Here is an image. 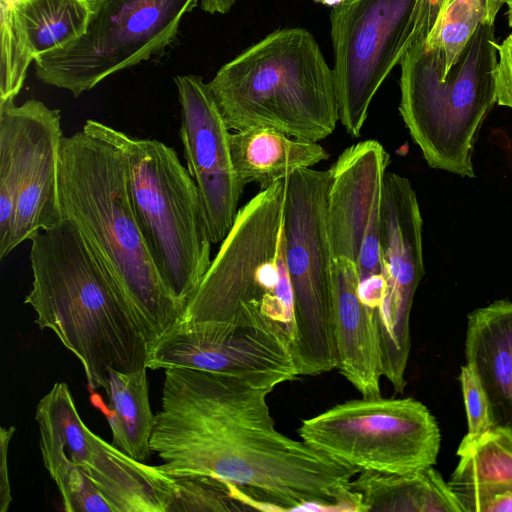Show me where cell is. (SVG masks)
I'll return each mask as SVG.
<instances>
[{
	"label": "cell",
	"instance_id": "cell-1",
	"mask_svg": "<svg viewBox=\"0 0 512 512\" xmlns=\"http://www.w3.org/2000/svg\"><path fill=\"white\" fill-rule=\"evenodd\" d=\"M164 371L150 446L167 475L233 485L253 510L357 511L350 484L360 470L279 432L271 389L219 373Z\"/></svg>",
	"mask_w": 512,
	"mask_h": 512
},
{
	"label": "cell",
	"instance_id": "cell-2",
	"mask_svg": "<svg viewBox=\"0 0 512 512\" xmlns=\"http://www.w3.org/2000/svg\"><path fill=\"white\" fill-rule=\"evenodd\" d=\"M59 201L128 303L151 348L181 323L185 306L169 291L131 205L126 162L108 141L83 130L64 136Z\"/></svg>",
	"mask_w": 512,
	"mask_h": 512
},
{
	"label": "cell",
	"instance_id": "cell-3",
	"mask_svg": "<svg viewBox=\"0 0 512 512\" xmlns=\"http://www.w3.org/2000/svg\"><path fill=\"white\" fill-rule=\"evenodd\" d=\"M35 323L51 330L81 362L90 392L108 370L147 368L150 348L128 303L78 229L67 219L32 237Z\"/></svg>",
	"mask_w": 512,
	"mask_h": 512
},
{
	"label": "cell",
	"instance_id": "cell-4",
	"mask_svg": "<svg viewBox=\"0 0 512 512\" xmlns=\"http://www.w3.org/2000/svg\"><path fill=\"white\" fill-rule=\"evenodd\" d=\"M208 85L229 130L267 127L318 142L339 122L333 69L304 28L270 33Z\"/></svg>",
	"mask_w": 512,
	"mask_h": 512
},
{
	"label": "cell",
	"instance_id": "cell-5",
	"mask_svg": "<svg viewBox=\"0 0 512 512\" xmlns=\"http://www.w3.org/2000/svg\"><path fill=\"white\" fill-rule=\"evenodd\" d=\"M428 33L400 62L399 112L431 168L473 178L474 144L497 102L494 25L477 28L445 75L441 60L426 44Z\"/></svg>",
	"mask_w": 512,
	"mask_h": 512
},
{
	"label": "cell",
	"instance_id": "cell-6",
	"mask_svg": "<svg viewBox=\"0 0 512 512\" xmlns=\"http://www.w3.org/2000/svg\"><path fill=\"white\" fill-rule=\"evenodd\" d=\"M83 131L113 144L126 162L131 205L165 285L185 308L211 264V238L196 183L176 151L89 119Z\"/></svg>",
	"mask_w": 512,
	"mask_h": 512
},
{
	"label": "cell",
	"instance_id": "cell-7",
	"mask_svg": "<svg viewBox=\"0 0 512 512\" xmlns=\"http://www.w3.org/2000/svg\"><path fill=\"white\" fill-rule=\"evenodd\" d=\"M284 201L285 179L238 210L180 324L226 322L257 307L293 332Z\"/></svg>",
	"mask_w": 512,
	"mask_h": 512
},
{
	"label": "cell",
	"instance_id": "cell-8",
	"mask_svg": "<svg viewBox=\"0 0 512 512\" xmlns=\"http://www.w3.org/2000/svg\"><path fill=\"white\" fill-rule=\"evenodd\" d=\"M330 169L285 179L286 262L293 295L292 347L299 376L337 367L332 328L333 264L327 200Z\"/></svg>",
	"mask_w": 512,
	"mask_h": 512
},
{
	"label": "cell",
	"instance_id": "cell-9",
	"mask_svg": "<svg viewBox=\"0 0 512 512\" xmlns=\"http://www.w3.org/2000/svg\"><path fill=\"white\" fill-rule=\"evenodd\" d=\"M443 0H345L330 14L339 122L361 134L371 101L416 40L430 31Z\"/></svg>",
	"mask_w": 512,
	"mask_h": 512
},
{
	"label": "cell",
	"instance_id": "cell-10",
	"mask_svg": "<svg viewBox=\"0 0 512 512\" xmlns=\"http://www.w3.org/2000/svg\"><path fill=\"white\" fill-rule=\"evenodd\" d=\"M303 442L330 459L360 471L409 473L437 462L438 423L420 401L362 397L302 421Z\"/></svg>",
	"mask_w": 512,
	"mask_h": 512
},
{
	"label": "cell",
	"instance_id": "cell-11",
	"mask_svg": "<svg viewBox=\"0 0 512 512\" xmlns=\"http://www.w3.org/2000/svg\"><path fill=\"white\" fill-rule=\"evenodd\" d=\"M83 35L36 58L44 84L78 97L108 76L160 53L198 0H89Z\"/></svg>",
	"mask_w": 512,
	"mask_h": 512
},
{
	"label": "cell",
	"instance_id": "cell-12",
	"mask_svg": "<svg viewBox=\"0 0 512 512\" xmlns=\"http://www.w3.org/2000/svg\"><path fill=\"white\" fill-rule=\"evenodd\" d=\"M59 109L29 99L0 102V259L63 221L58 164Z\"/></svg>",
	"mask_w": 512,
	"mask_h": 512
},
{
	"label": "cell",
	"instance_id": "cell-13",
	"mask_svg": "<svg viewBox=\"0 0 512 512\" xmlns=\"http://www.w3.org/2000/svg\"><path fill=\"white\" fill-rule=\"evenodd\" d=\"M147 368H186L273 390L299 376L288 325L251 307L230 321L178 324L150 350Z\"/></svg>",
	"mask_w": 512,
	"mask_h": 512
},
{
	"label": "cell",
	"instance_id": "cell-14",
	"mask_svg": "<svg viewBox=\"0 0 512 512\" xmlns=\"http://www.w3.org/2000/svg\"><path fill=\"white\" fill-rule=\"evenodd\" d=\"M423 220L409 180L386 172L381 206L384 294L375 317L382 376L395 390L405 388L411 336L410 315L424 275Z\"/></svg>",
	"mask_w": 512,
	"mask_h": 512
},
{
	"label": "cell",
	"instance_id": "cell-15",
	"mask_svg": "<svg viewBox=\"0 0 512 512\" xmlns=\"http://www.w3.org/2000/svg\"><path fill=\"white\" fill-rule=\"evenodd\" d=\"M35 420L60 438L70 459L117 512L168 511L175 478L93 433L81 419L66 383L56 382L40 399Z\"/></svg>",
	"mask_w": 512,
	"mask_h": 512
},
{
	"label": "cell",
	"instance_id": "cell-16",
	"mask_svg": "<svg viewBox=\"0 0 512 512\" xmlns=\"http://www.w3.org/2000/svg\"><path fill=\"white\" fill-rule=\"evenodd\" d=\"M389 159L381 143L365 140L344 149L329 168L327 223L333 257L353 261L359 282L383 275L381 206Z\"/></svg>",
	"mask_w": 512,
	"mask_h": 512
},
{
	"label": "cell",
	"instance_id": "cell-17",
	"mask_svg": "<svg viewBox=\"0 0 512 512\" xmlns=\"http://www.w3.org/2000/svg\"><path fill=\"white\" fill-rule=\"evenodd\" d=\"M181 106L180 138L194 179L212 243L232 227L245 184L231 158L228 129L213 93L200 76H176Z\"/></svg>",
	"mask_w": 512,
	"mask_h": 512
},
{
	"label": "cell",
	"instance_id": "cell-18",
	"mask_svg": "<svg viewBox=\"0 0 512 512\" xmlns=\"http://www.w3.org/2000/svg\"><path fill=\"white\" fill-rule=\"evenodd\" d=\"M356 264L334 259L332 328L337 351L336 369L362 397L381 396L382 365L375 316L359 297Z\"/></svg>",
	"mask_w": 512,
	"mask_h": 512
},
{
	"label": "cell",
	"instance_id": "cell-19",
	"mask_svg": "<svg viewBox=\"0 0 512 512\" xmlns=\"http://www.w3.org/2000/svg\"><path fill=\"white\" fill-rule=\"evenodd\" d=\"M466 363L488 395L496 425H512V302L496 300L467 316Z\"/></svg>",
	"mask_w": 512,
	"mask_h": 512
},
{
	"label": "cell",
	"instance_id": "cell-20",
	"mask_svg": "<svg viewBox=\"0 0 512 512\" xmlns=\"http://www.w3.org/2000/svg\"><path fill=\"white\" fill-rule=\"evenodd\" d=\"M230 150L240 180L245 185L257 183L261 189L329 158V153L318 142L267 127L230 133Z\"/></svg>",
	"mask_w": 512,
	"mask_h": 512
},
{
	"label": "cell",
	"instance_id": "cell-21",
	"mask_svg": "<svg viewBox=\"0 0 512 512\" xmlns=\"http://www.w3.org/2000/svg\"><path fill=\"white\" fill-rule=\"evenodd\" d=\"M350 488L358 512H464L434 465L402 474L360 471Z\"/></svg>",
	"mask_w": 512,
	"mask_h": 512
},
{
	"label": "cell",
	"instance_id": "cell-22",
	"mask_svg": "<svg viewBox=\"0 0 512 512\" xmlns=\"http://www.w3.org/2000/svg\"><path fill=\"white\" fill-rule=\"evenodd\" d=\"M147 369L136 371L108 370L104 390L105 404L99 394L91 392L90 400L106 417L112 432V444L135 460L146 462L151 455L155 415L149 402Z\"/></svg>",
	"mask_w": 512,
	"mask_h": 512
},
{
	"label": "cell",
	"instance_id": "cell-23",
	"mask_svg": "<svg viewBox=\"0 0 512 512\" xmlns=\"http://www.w3.org/2000/svg\"><path fill=\"white\" fill-rule=\"evenodd\" d=\"M13 11L36 59L83 35L91 7L89 0H13Z\"/></svg>",
	"mask_w": 512,
	"mask_h": 512
},
{
	"label": "cell",
	"instance_id": "cell-24",
	"mask_svg": "<svg viewBox=\"0 0 512 512\" xmlns=\"http://www.w3.org/2000/svg\"><path fill=\"white\" fill-rule=\"evenodd\" d=\"M504 0H443L426 44L442 62L445 75L480 25H494Z\"/></svg>",
	"mask_w": 512,
	"mask_h": 512
},
{
	"label": "cell",
	"instance_id": "cell-25",
	"mask_svg": "<svg viewBox=\"0 0 512 512\" xmlns=\"http://www.w3.org/2000/svg\"><path fill=\"white\" fill-rule=\"evenodd\" d=\"M450 486L512 482V425H495L476 441L460 442Z\"/></svg>",
	"mask_w": 512,
	"mask_h": 512
},
{
	"label": "cell",
	"instance_id": "cell-26",
	"mask_svg": "<svg viewBox=\"0 0 512 512\" xmlns=\"http://www.w3.org/2000/svg\"><path fill=\"white\" fill-rule=\"evenodd\" d=\"M38 424L45 468L54 480L67 512H117L68 456L60 438L46 425Z\"/></svg>",
	"mask_w": 512,
	"mask_h": 512
},
{
	"label": "cell",
	"instance_id": "cell-27",
	"mask_svg": "<svg viewBox=\"0 0 512 512\" xmlns=\"http://www.w3.org/2000/svg\"><path fill=\"white\" fill-rule=\"evenodd\" d=\"M0 19V102H4L18 95L35 58L17 25L13 0H0Z\"/></svg>",
	"mask_w": 512,
	"mask_h": 512
},
{
	"label": "cell",
	"instance_id": "cell-28",
	"mask_svg": "<svg viewBox=\"0 0 512 512\" xmlns=\"http://www.w3.org/2000/svg\"><path fill=\"white\" fill-rule=\"evenodd\" d=\"M249 510L241 491L230 484L205 478L175 479L167 512H232Z\"/></svg>",
	"mask_w": 512,
	"mask_h": 512
},
{
	"label": "cell",
	"instance_id": "cell-29",
	"mask_svg": "<svg viewBox=\"0 0 512 512\" xmlns=\"http://www.w3.org/2000/svg\"><path fill=\"white\" fill-rule=\"evenodd\" d=\"M466 410L468 431L461 442L471 443L496 425L488 395L475 370L466 363L461 366L458 377Z\"/></svg>",
	"mask_w": 512,
	"mask_h": 512
},
{
	"label": "cell",
	"instance_id": "cell-30",
	"mask_svg": "<svg viewBox=\"0 0 512 512\" xmlns=\"http://www.w3.org/2000/svg\"><path fill=\"white\" fill-rule=\"evenodd\" d=\"M450 487L464 512H512V482Z\"/></svg>",
	"mask_w": 512,
	"mask_h": 512
},
{
	"label": "cell",
	"instance_id": "cell-31",
	"mask_svg": "<svg viewBox=\"0 0 512 512\" xmlns=\"http://www.w3.org/2000/svg\"><path fill=\"white\" fill-rule=\"evenodd\" d=\"M497 53L495 72L497 103L512 109V33L497 45Z\"/></svg>",
	"mask_w": 512,
	"mask_h": 512
},
{
	"label": "cell",
	"instance_id": "cell-32",
	"mask_svg": "<svg viewBox=\"0 0 512 512\" xmlns=\"http://www.w3.org/2000/svg\"><path fill=\"white\" fill-rule=\"evenodd\" d=\"M14 433V426L0 429V512H6L12 501L8 472V448Z\"/></svg>",
	"mask_w": 512,
	"mask_h": 512
},
{
	"label": "cell",
	"instance_id": "cell-33",
	"mask_svg": "<svg viewBox=\"0 0 512 512\" xmlns=\"http://www.w3.org/2000/svg\"><path fill=\"white\" fill-rule=\"evenodd\" d=\"M236 0H201V8L208 13L225 14L234 5Z\"/></svg>",
	"mask_w": 512,
	"mask_h": 512
},
{
	"label": "cell",
	"instance_id": "cell-34",
	"mask_svg": "<svg viewBox=\"0 0 512 512\" xmlns=\"http://www.w3.org/2000/svg\"><path fill=\"white\" fill-rule=\"evenodd\" d=\"M508 10H507V18H508V24L512 28V0H506V3Z\"/></svg>",
	"mask_w": 512,
	"mask_h": 512
},
{
	"label": "cell",
	"instance_id": "cell-35",
	"mask_svg": "<svg viewBox=\"0 0 512 512\" xmlns=\"http://www.w3.org/2000/svg\"><path fill=\"white\" fill-rule=\"evenodd\" d=\"M316 3H321L327 6H335L345 0H314Z\"/></svg>",
	"mask_w": 512,
	"mask_h": 512
},
{
	"label": "cell",
	"instance_id": "cell-36",
	"mask_svg": "<svg viewBox=\"0 0 512 512\" xmlns=\"http://www.w3.org/2000/svg\"><path fill=\"white\" fill-rule=\"evenodd\" d=\"M504 1H505V3H506V0H504Z\"/></svg>",
	"mask_w": 512,
	"mask_h": 512
}]
</instances>
